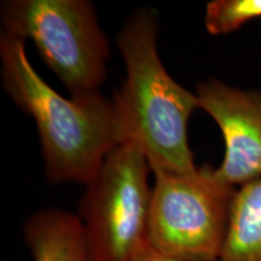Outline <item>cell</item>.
<instances>
[{"instance_id": "6da1fadb", "label": "cell", "mask_w": 261, "mask_h": 261, "mask_svg": "<svg viewBox=\"0 0 261 261\" xmlns=\"http://www.w3.org/2000/svg\"><path fill=\"white\" fill-rule=\"evenodd\" d=\"M0 60L4 91L37 125L48 180L89 184L122 143L113 100L99 91L61 96L34 69L24 41L5 32Z\"/></svg>"}, {"instance_id": "7a4b0ae2", "label": "cell", "mask_w": 261, "mask_h": 261, "mask_svg": "<svg viewBox=\"0 0 261 261\" xmlns=\"http://www.w3.org/2000/svg\"><path fill=\"white\" fill-rule=\"evenodd\" d=\"M158 28L155 12L142 9L129 16L117 35L126 67L113 99L121 140L145 156L152 173L192 172L197 166L188 127L198 108L197 96L166 70L158 51Z\"/></svg>"}, {"instance_id": "3957f363", "label": "cell", "mask_w": 261, "mask_h": 261, "mask_svg": "<svg viewBox=\"0 0 261 261\" xmlns=\"http://www.w3.org/2000/svg\"><path fill=\"white\" fill-rule=\"evenodd\" d=\"M4 32L31 40L70 96L98 92L107 79L109 42L87 0H8Z\"/></svg>"}, {"instance_id": "277c9868", "label": "cell", "mask_w": 261, "mask_h": 261, "mask_svg": "<svg viewBox=\"0 0 261 261\" xmlns=\"http://www.w3.org/2000/svg\"><path fill=\"white\" fill-rule=\"evenodd\" d=\"M154 174L150 243L182 261L219 260L237 189L221 180L211 165Z\"/></svg>"}, {"instance_id": "5b68a950", "label": "cell", "mask_w": 261, "mask_h": 261, "mask_svg": "<svg viewBox=\"0 0 261 261\" xmlns=\"http://www.w3.org/2000/svg\"><path fill=\"white\" fill-rule=\"evenodd\" d=\"M149 163L129 143L107 156L79 203L87 261H135L149 242Z\"/></svg>"}, {"instance_id": "8992f818", "label": "cell", "mask_w": 261, "mask_h": 261, "mask_svg": "<svg viewBox=\"0 0 261 261\" xmlns=\"http://www.w3.org/2000/svg\"><path fill=\"white\" fill-rule=\"evenodd\" d=\"M198 108L223 133L225 152L218 177L231 187L261 179V92L228 86L217 79L196 87Z\"/></svg>"}, {"instance_id": "52a82bcc", "label": "cell", "mask_w": 261, "mask_h": 261, "mask_svg": "<svg viewBox=\"0 0 261 261\" xmlns=\"http://www.w3.org/2000/svg\"><path fill=\"white\" fill-rule=\"evenodd\" d=\"M23 237L33 261H87L83 224L67 211L33 213L24 221Z\"/></svg>"}, {"instance_id": "ba28073f", "label": "cell", "mask_w": 261, "mask_h": 261, "mask_svg": "<svg viewBox=\"0 0 261 261\" xmlns=\"http://www.w3.org/2000/svg\"><path fill=\"white\" fill-rule=\"evenodd\" d=\"M218 261H261V179L237 189Z\"/></svg>"}, {"instance_id": "9c48e42d", "label": "cell", "mask_w": 261, "mask_h": 261, "mask_svg": "<svg viewBox=\"0 0 261 261\" xmlns=\"http://www.w3.org/2000/svg\"><path fill=\"white\" fill-rule=\"evenodd\" d=\"M261 17V0H214L205 6L204 25L211 35H224Z\"/></svg>"}, {"instance_id": "30bf717a", "label": "cell", "mask_w": 261, "mask_h": 261, "mask_svg": "<svg viewBox=\"0 0 261 261\" xmlns=\"http://www.w3.org/2000/svg\"><path fill=\"white\" fill-rule=\"evenodd\" d=\"M135 261H182L179 260L177 257H173L169 255H166L162 252L156 249V248L150 243H148L143 247V249L138 253V255L136 256Z\"/></svg>"}]
</instances>
